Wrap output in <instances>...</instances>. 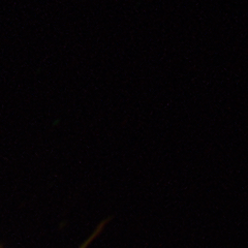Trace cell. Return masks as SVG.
<instances>
[{"label": "cell", "instance_id": "6da1fadb", "mask_svg": "<svg viewBox=\"0 0 248 248\" xmlns=\"http://www.w3.org/2000/svg\"><path fill=\"white\" fill-rule=\"evenodd\" d=\"M102 227H103V224H102ZM102 227H100V228H99V229H98V230H97V231H96V232H94V234H93V235H92V236H91V237H90V238H89V239L87 240V241H86V242H85V243H84V244H83V245H82V246H81L80 248H86V247L88 246V244H89V243H90V242L92 241V239H93V238H94V237H95V236H96V235L98 234V231H100V230H102Z\"/></svg>", "mask_w": 248, "mask_h": 248}]
</instances>
